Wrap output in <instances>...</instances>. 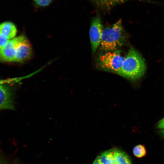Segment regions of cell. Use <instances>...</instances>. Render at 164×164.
<instances>
[{
    "mask_svg": "<svg viewBox=\"0 0 164 164\" xmlns=\"http://www.w3.org/2000/svg\"><path fill=\"white\" fill-rule=\"evenodd\" d=\"M32 54L31 46L27 38L22 36L17 46L13 62H23L29 60Z\"/></svg>",
    "mask_w": 164,
    "mask_h": 164,
    "instance_id": "5b68a950",
    "label": "cell"
},
{
    "mask_svg": "<svg viewBox=\"0 0 164 164\" xmlns=\"http://www.w3.org/2000/svg\"><path fill=\"white\" fill-rule=\"evenodd\" d=\"M125 57L118 50L108 51L99 56L97 60V67L101 70L117 74Z\"/></svg>",
    "mask_w": 164,
    "mask_h": 164,
    "instance_id": "3957f363",
    "label": "cell"
},
{
    "mask_svg": "<svg viewBox=\"0 0 164 164\" xmlns=\"http://www.w3.org/2000/svg\"><path fill=\"white\" fill-rule=\"evenodd\" d=\"M92 164H102L100 161L99 156L96 157Z\"/></svg>",
    "mask_w": 164,
    "mask_h": 164,
    "instance_id": "2e32d148",
    "label": "cell"
},
{
    "mask_svg": "<svg viewBox=\"0 0 164 164\" xmlns=\"http://www.w3.org/2000/svg\"><path fill=\"white\" fill-rule=\"evenodd\" d=\"M130 0H93L96 5L104 10H109L119 4Z\"/></svg>",
    "mask_w": 164,
    "mask_h": 164,
    "instance_id": "9c48e42d",
    "label": "cell"
},
{
    "mask_svg": "<svg viewBox=\"0 0 164 164\" xmlns=\"http://www.w3.org/2000/svg\"><path fill=\"white\" fill-rule=\"evenodd\" d=\"M103 27L98 16L92 19L89 30V36L92 52L94 54L100 45Z\"/></svg>",
    "mask_w": 164,
    "mask_h": 164,
    "instance_id": "277c9868",
    "label": "cell"
},
{
    "mask_svg": "<svg viewBox=\"0 0 164 164\" xmlns=\"http://www.w3.org/2000/svg\"><path fill=\"white\" fill-rule=\"evenodd\" d=\"M99 157L102 164H113L115 162L113 150L110 149L104 152Z\"/></svg>",
    "mask_w": 164,
    "mask_h": 164,
    "instance_id": "8fae6325",
    "label": "cell"
},
{
    "mask_svg": "<svg viewBox=\"0 0 164 164\" xmlns=\"http://www.w3.org/2000/svg\"><path fill=\"white\" fill-rule=\"evenodd\" d=\"M52 0H34L36 5L39 6H46L48 5Z\"/></svg>",
    "mask_w": 164,
    "mask_h": 164,
    "instance_id": "4fadbf2b",
    "label": "cell"
},
{
    "mask_svg": "<svg viewBox=\"0 0 164 164\" xmlns=\"http://www.w3.org/2000/svg\"><path fill=\"white\" fill-rule=\"evenodd\" d=\"M146 70L144 61L137 51L131 47L117 74L127 79L135 80L141 78Z\"/></svg>",
    "mask_w": 164,
    "mask_h": 164,
    "instance_id": "7a4b0ae2",
    "label": "cell"
},
{
    "mask_svg": "<svg viewBox=\"0 0 164 164\" xmlns=\"http://www.w3.org/2000/svg\"><path fill=\"white\" fill-rule=\"evenodd\" d=\"M133 152L134 155L138 158L144 157L146 154L145 146L142 145H138L135 146L133 149Z\"/></svg>",
    "mask_w": 164,
    "mask_h": 164,
    "instance_id": "7c38bea8",
    "label": "cell"
},
{
    "mask_svg": "<svg viewBox=\"0 0 164 164\" xmlns=\"http://www.w3.org/2000/svg\"><path fill=\"white\" fill-rule=\"evenodd\" d=\"M9 39L0 34V47L1 49L6 44Z\"/></svg>",
    "mask_w": 164,
    "mask_h": 164,
    "instance_id": "5bb4252c",
    "label": "cell"
},
{
    "mask_svg": "<svg viewBox=\"0 0 164 164\" xmlns=\"http://www.w3.org/2000/svg\"><path fill=\"white\" fill-rule=\"evenodd\" d=\"M114 157L117 164H132L128 156L123 152L119 150H113Z\"/></svg>",
    "mask_w": 164,
    "mask_h": 164,
    "instance_id": "30bf717a",
    "label": "cell"
},
{
    "mask_svg": "<svg viewBox=\"0 0 164 164\" xmlns=\"http://www.w3.org/2000/svg\"><path fill=\"white\" fill-rule=\"evenodd\" d=\"M157 126L159 129H164V117L159 121Z\"/></svg>",
    "mask_w": 164,
    "mask_h": 164,
    "instance_id": "9a60e30c",
    "label": "cell"
},
{
    "mask_svg": "<svg viewBox=\"0 0 164 164\" xmlns=\"http://www.w3.org/2000/svg\"><path fill=\"white\" fill-rule=\"evenodd\" d=\"M14 106L10 89L0 83V109H13Z\"/></svg>",
    "mask_w": 164,
    "mask_h": 164,
    "instance_id": "52a82bcc",
    "label": "cell"
},
{
    "mask_svg": "<svg viewBox=\"0 0 164 164\" xmlns=\"http://www.w3.org/2000/svg\"><path fill=\"white\" fill-rule=\"evenodd\" d=\"M113 164H117L115 162H115H114Z\"/></svg>",
    "mask_w": 164,
    "mask_h": 164,
    "instance_id": "ac0fdd59",
    "label": "cell"
},
{
    "mask_svg": "<svg viewBox=\"0 0 164 164\" xmlns=\"http://www.w3.org/2000/svg\"><path fill=\"white\" fill-rule=\"evenodd\" d=\"M128 36L120 19L115 23L103 29L100 46L101 49L107 51L118 50L125 45Z\"/></svg>",
    "mask_w": 164,
    "mask_h": 164,
    "instance_id": "6da1fadb",
    "label": "cell"
},
{
    "mask_svg": "<svg viewBox=\"0 0 164 164\" xmlns=\"http://www.w3.org/2000/svg\"><path fill=\"white\" fill-rule=\"evenodd\" d=\"M1 49L0 48V52H1Z\"/></svg>",
    "mask_w": 164,
    "mask_h": 164,
    "instance_id": "d6986e66",
    "label": "cell"
},
{
    "mask_svg": "<svg viewBox=\"0 0 164 164\" xmlns=\"http://www.w3.org/2000/svg\"><path fill=\"white\" fill-rule=\"evenodd\" d=\"M21 37L20 36L10 40L1 49L0 57L2 60L7 62L13 61L16 48Z\"/></svg>",
    "mask_w": 164,
    "mask_h": 164,
    "instance_id": "8992f818",
    "label": "cell"
},
{
    "mask_svg": "<svg viewBox=\"0 0 164 164\" xmlns=\"http://www.w3.org/2000/svg\"><path fill=\"white\" fill-rule=\"evenodd\" d=\"M17 29L14 24L10 22H5L0 24V34L9 39L14 38Z\"/></svg>",
    "mask_w": 164,
    "mask_h": 164,
    "instance_id": "ba28073f",
    "label": "cell"
},
{
    "mask_svg": "<svg viewBox=\"0 0 164 164\" xmlns=\"http://www.w3.org/2000/svg\"><path fill=\"white\" fill-rule=\"evenodd\" d=\"M159 132L160 135L164 138V129H159Z\"/></svg>",
    "mask_w": 164,
    "mask_h": 164,
    "instance_id": "e0dca14e",
    "label": "cell"
}]
</instances>
